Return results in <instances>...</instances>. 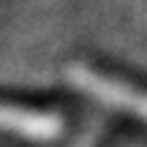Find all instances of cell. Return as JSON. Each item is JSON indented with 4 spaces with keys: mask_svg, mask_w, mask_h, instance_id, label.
I'll use <instances>...</instances> for the list:
<instances>
[{
    "mask_svg": "<svg viewBox=\"0 0 147 147\" xmlns=\"http://www.w3.org/2000/svg\"><path fill=\"white\" fill-rule=\"evenodd\" d=\"M68 76L79 90L93 95L95 101L147 120V93L144 90L134 87V84H125L115 76H106V74H101L95 68H87V65H74L68 71Z\"/></svg>",
    "mask_w": 147,
    "mask_h": 147,
    "instance_id": "cell-1",
    "label": "cell"
}]
</instances>
